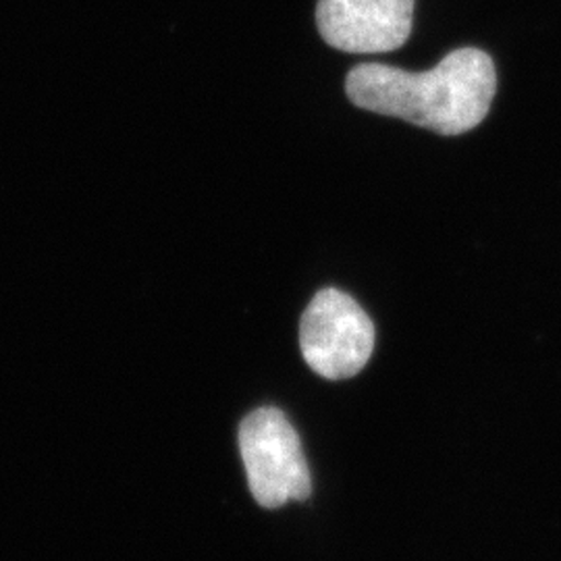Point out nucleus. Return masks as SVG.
Masks as SVG:
<instances>
[{
    "label": "nucleus",
    "mask_w": 561,
    "mask_h": 561,
    "mask_svg": "<svg viewBox=\"0 0 561 561\" xmlns=\"http://www.w3.org/2000/svg\"><path fill=\"white\" fill-rule=\"evenodd\" d=\"M345 92L364 111L398 117L442 136H460L489 115L497 71L486 53L460 48L424 73L381 62L356 65L347 73Z\"/></svg>",
    "instance_id": "1"
},
{
    "label": "nucleus",
    "mask_w": 561,
    "mask_h": 561,
    "mask_svg": "<svg viewBox=\"0 0 561 561\" xmlns=\"http://www.w3.org/2000/svg\"><path fill=\"white\" fill-rule=\"evenodd\" d=\"M240 451L250 491L262 507L277 510L310 497L312 479L300 435L279 408H259L241 421Z\"/></svg>",
    "instance_id": "2"
},
{
    "label": "nucleus",
    "mask_w": 561,
    "mask_h": 561,
    "mask_svg": "<svg viewBox=\"0 0 561 561\" xmlns=\"http://www.w3.org/2000/svg\"><path fill=\"white\" fill-rule=\"evenodd\" d=\"M300 347L306 364L322 379H352L373 356L375 324L352 296L329 287L304 310Z\"/></svg>",
    "instance_id": "3"
},
{
    "label": "nucleus",
    "mask_w": 561,
    "mask_h": 561,
    "mask_svg": "<svg viewBox=\"0 0 561 561\" xmlns=\"http://www.w3.org/2000/svg\"><path fill=\"white\" fill-rule=\"evenodd\" d=\"M416 0H319L317 25L333 48L352 55L398 50L412 34Z\"/></svg>",
    "instance_id": "4"
}]
</instances>
